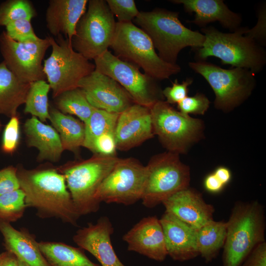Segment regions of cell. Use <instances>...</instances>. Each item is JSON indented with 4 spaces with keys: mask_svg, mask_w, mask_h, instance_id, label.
Here are the masks:
<instances>
[{
    "mask_svg": "<svg viewBox=\"0 0 266 266\" xmlns=\"http://www.w3.org/2000/svg\"><path fill=\"white\" fill-rule=\"evenodd\" d=\"M0 266H19V260L13 254L5 251L0 253Z\"/></svg>",
    "mask_w": 266,
    "mask_h": 266,
    "instance_id": "44",
    "label": "cell"
},
{
    "mask_svg": "<svg viewBox=\"0 0 266 266\" xmlns=\"http://www.w3.org/2000/svg\"><path fill=\"white\" fill-rule=\"evenodd\" d=\"M116 150L114 132L104 133L98 137L94 143L92 152L94 154L115 156Z\"/></svg>",
    "mask_w": 266,
    "mask_h": 266,
    "instance_id": "40",
    "label": "cell"
},
{
    "mask_svg": "<svg viewBox=\"0 0 266 266\" xmlns=\"http://www.w3.org/2000/svg\"><path fill=\"white\" fill-rule=\"evenodd\" d=\"M51 90L45 80H38L30 83L25 102L24 112L37 118L42 122L49 119L48 95Z\"/></svg>",
    "mask_w": 266,
    "mask_h": 266,
    "instance_id": "31",
    "label": "cell"
},
{
    "mask_svg": "<svg viewBox=\"0 0 266 266\" xmlns=\"http://www.w3.org/2000/svg\"><path fill=\"white\" fill-rule=\"evenodd\" d=\"M134 21L150 37L159 57L169 64H177L178 54L184 48L198 49L204 41L202 33L182 23L178 12L157 8L140 11Z\"/></svg>",
    "mask_w": 266,
    "mask_h": 266,
    "instance_id": "3",
    "label": "cell"
},
{
    "mask_svg": "<svg viewBox=\"0 0 266 266\" xmlns=\"http://www.w3.org/2000/svg\"><path fill=\"white\" fill-rule=\"evenodd\" d=\"M119 114L95 108L85 123V138L82 147L92 151L95 140L104 133L114 132Z\"/></svg>",
    "mask_w": 266,
    "mask_h": 266,
    "instance_id": "30",
    "label": "cell"
},
{
    "mask_svg": "<svg viewBox=\"0 0 266 266\" xmlns=\"http://www.w3.org/2000/svg\"><path fill=\"white\" fill-rule=\"evenodd\" d=\"M52 52L44 60L43 71L54 99L64 92L78 88L79 81L95 69V64L75 51L62 34L49 36Z\"/></svg>",
    "mask_w": 266,
    "mask_h": 266,
    "instance_id": "9",
    "label": "cell"
},
{
    "mask_svg": "<svg viewBox=\"0 0 266 266\" xmlns=\"http://www.w3.org/2000/svg\"><path fill=\"white\" fill-rule=\"evenodd\" d=\"M26 143L29 147H34L38 151L37 161L58 162L64 151L59 135L50 125L32 116L24 124Z\"/></svg>",
    "mask_w": 266,
    "mask_h": 266,
    "instance_id": "24",
    "label": "cell"
},
{
    "mask_svg": "<svg viewBox=\"0 0 266 266\" xmlns=\"http://www.w3.org/2000/svg\"><path fill=\"white\" fill-rule=\"evenodd\" d=\"M160 221L164 233L167 256L179 262L189 261L199 256L195 229L166 211Z\"/></svg>",
    "mask_w": 266,
    "mask_h": 266,
    "instance_id": "20",
    "label": "cell"
},
{
    "mask_svg": "<svg viewBox=\"0 0 266 266\" xmlns=\"http://www.w3.org/2000/svg\"><path fill=\"white\" fill-rule=\"evenodd\" d=\"M171 2L182 4L185 11L195 13V18L189 23L201 28L210 23L218 22L232 32L240 28L242 17L232 11L223 0H172Z\"/></svg>",
    "mask_w": 266,
    "mask_h": 266,
    "instance_id": "21",
    "label": "cell"
},
{
    "mask_svg": "<svg viewBox=\"0 0 266 266\" xmlns=\"http://www.w3.org/2000/svg\"><path fill=\"white\" fill-rule=\"evenodd\" d=\"M145 178V166L139 161L119 158L98 188L96 199L100 203L133 204L141 199Z\"/></svg>",
    "mask_w": 266,
    "mask_h": 266,
    "instance_id": "13",
    "label": "cell"
},
{
    "mask_svg": "<svg viewBox=\"0 0 266 266\" xmlns=\"http://www.w3.org/2000/svg\"><path fill=\"white\" fill-rule=\"evenodd\" d=\"M114 228L107 216L100 217L95 223H89L78 229L73 241L79 247L93 255L100 266H126L116 255L111 237Z\"/></svg>",
    "mask_w": 266,
    "mask_h": 266,
    "instance_id": "16",
    "label": "cell"
},
{
    "mask_svg": "<svg viewBox=\"0 0 266 266\" xmlns=\"http://www.w3.org/2000/svg\"><path fill=\"white\" fill-rule=\"evenodd\" d=\"M162 204L166 212L195 229L213 220V206L206 203L200 192L189 187L174 194Z\"/></svg>",
    "mask_w": 266,
    "mask_h": 266,
    "instance_id": "19",
    "label": "cell"
},
{
    "mask_svg": "<svg viewBox=\"0 0 266 266\" xmlns=\"http://www.w3.org/2000/svg\"><path fill=\"white\" fill-rule=\"evenodd\" d=\"M16 167L27 208H34L40 218H55L77 226L81 216L73 202L64 176L57 167L43 166L27 169L21 165Z\"/></svg>",
    "mask_w": 266,
    "mask_h": 266,
    "instance_id": "1",
    "label": "cell"
},
{
    "mask_svg": "<svg viewBox=\"0 0 266 266\" xmlns=\"http://www.w3.org/2000/svg\"><path fill=\"white\" fill-rule=\"evenodd\" d=\"M121 60L141 68L144 73L157 80L168 79L181 68L163 60L156 53L150 37L132 22H117L110 47Z\"/></svg>",
    "mask_w": 266,
    "mask_h": 266,
    "instance_id": "6",
    "label": "cell"
},
{
    "mask_svg": "<svg viewBox=\"0 0 266 266\" xmlns=\"http://www.w3.org/2000/svg\"><path fill=\"white\" fill-rule=\"evenodd\" d=\"M226 222L223 266H240L256 246L266 241L264 209L257 201L237 202Z\"/></svg>",
    "mask_w": 266,
    "mask_h": 266,
    "instance_id": "4",
    "label": "cell"
},
{
    "mask_svg": "<svg viewBox=\"0 0 266 266\" xmlns=\"http://www.w3.org/2000/svg\"><path fill=\"white\" fill-rule=\"evenodd\" d=\"M210 102L205 95L197 93L193 96H187L177 103L179 111L183 114L203 115L208 110Z\"/></svg>",
    "mask_w": 266,
    "mask_h": 266,
    "instance_id": "37",
    "label": "cell"
},
{
    "mask_svg": "<svg viewBox=\"0 0 266 266\" xmlns=\"http://www.w3.org/2000/svg\"><path fill=\"white\" fill-rule=\"evenodd\" d=\"M188 66L208 82L215 94V108L224 112L242 103L256 85L255 74L247 68L226 69L205 61L190 62Z\"/></svg>",
    "mask_w": 266,
    "mask_h": 266,
    "instance_id": "7",
    "label": "cell"
},
{
    "mask_svg": "<svg viewBox=\"0 0 266 266\" xmlns=\"http://www.w3.org/2000/svg\"><path fill=\"white\" fill-rule=\"evenodd\" d=\"M204 186L208 192L217 193L222 191L224 185L213 172L205 177L204 180Z\"/></svg>",
    "mask_w": 266,
    "mask_h": 266,
    "instance_id": "43",
    "label": "cell"
},
{
    "mask_svg": "<svg viewBox=\"0 0 266 266\" xmlns=\"http://www.w3.org/2000/svg\"><path fill=\"white\" fill-rule=\"evenodd\" d=\"M5 28L7 35L18 42L34 41L39 38L35 34L30 20H16L7 25Z\"/></svg>",
    "mask_w": 266,
    "mask_h": 266,
    "instance_id": "35",
    "label": "cell"
},
{
    "mask_svg": "<svg viewBox=\"0 0 266 266\" xmlns=\"http://www.w3.org/2000/svg\"><path fill=\"white\" fill-rule=\"evenodd\" d=\"M119 159L117 155L94 154L88 159L70 161L57 167L64 176L73 202L81 216L99 210L100 203L96 199L97 191Z\"/></svg>",
    "mask_w": 266,
    "mask_h": 266,
    "instance_id": "5",
    "label": "cell"
},
{
    "mask_svg": "<svg viewBox=\"0 0 266 266\" xmlns=\"http://www.w3.org/2000/svg\"><path fill=\"white\" fill-rule=\"evenodd\" d=\"M50 46L49 36L20 43L9 37L5 31L0 34V50L3 62L8 68L25 83L45 80L42 61Z\"/></svg>",
    "mask_w": 266,
    "mask_h": 266,
    "instance_id": "14",
    "label": "cell"
},
{
    "mask_svg": "<svg viewBox=\"0 0 266 266\" xmlns=\"http://www.w3.org/2000/svg\"><path fill=\"white\" fill-rule=\"evenodd\" d=\"M2 126H3V125H2L1 121V120H0V131H1Z\"/></svg>",
    "mask_w": 266,
    "mask_h": 266,
    "instance_id": "47",
    "label": "cell"
},
{
    "mask_svg": "<svg viewBox=\"0 0 266 266\" xmlns=\"http://www.w3.org/2000/svg\"><path fill=\"white\" fill-rule=\"evenodd\" d=\"M114 135L117 150H129L154 136L150 109L134 103L119 114Z\"/></svg>",
    "mask_w": 266,
    "mask_h": 266,
    "instance_id": "17",
    "label": "cell"
},
{
    "mask_svg": "<svg viewBox=\"0 0 266 266\" xmlns=\"http://www.w3.org/2000/svg\"><path fill=\"white\" fill-rule=\"evenodd\" d=\"M88 8L78 21L71 40L73 49L88 60H94L108 48L117 25L104 0H88Z\"/></svg>",
    "mask_w": 266,
    "mask_h": 266,
    "instance_id": "10",
    "label": "cell"
},
{
    "mask_svg": "<svg viewBox=\"0 0 266 266\" xmlns=\"http://www.w3.org/2000/svg\"><path fill=\"white\" fill-rule=\"evenodd\" d=\"M88 2L87 0H49L45 20L50 33L55 36L64 34L71 42Z\"/></svg>",
    "mask_w": 266,
    "mask_h": 266,
    "instance_id": "23",
    "label": "cell"
},
{
    "mask_svg": "<svg viewBox=\"0 0 266 266\" xmlns=\"http://www.w3.org/2000/svg\"><path fill=\"white\" fill-rule=\"evenodd\" d=\"M154 135L167 151L185 153L202 134V121L183 114L164 100L150 108Z\"/></svg>",
    "mask_w": 266,
    "mask_h": 266,
    "instance_id": "11",
    "label": "cell"
},
{
    "mask_svg": "<svg viewBox=\"0 0 266 266\" xmlns=\"http://www.w3.org/2000/svg\"><path fill=\"white\" fill-rule=\"evenodd\" d=\"M179 155L166 152L153 156L146 167V178L141 200L146 207H155L176 192L189 187V167Z\"/></svg>",
    "mask_w": 266,
    "mask_h": 266,
    "instance_id": "8",
    "label": "cell"
},
{
    "mask_svg": "<svg viewBox=\"0 0 266 266\" xmlns=\"http://www.w3.org/2000/svg\"><path fill=\"white\" fill-rule=\"evenodd\" d=\"M27 208L23 191L18 189L0 196V220L9 223L21 219Z\"/></svg>",
    "mask_w": 266,
    "mask_h": 266,
    "instance_id": "32",
    "label": "cell"
},
{
    "mask_svg": "<svg viewBox=\"0 0 266 266\" xmlns=\"http://www.w3.org/2000/svg\"><path fill=\"white\" fill-rule=\"evenodd\" d=\"M20 138L19 116L10 118L5 125L1 138L0 149L6 154H13L18 147Z\"/></svg>",
    "mask_w": 266,
    "mask_h": 266,
    "instance_id": "34",
    "label": "cell"
},
{
    "mask_svg": "<svg viewBox=\"0 0 266 266\" xmlns=\"http://www.w3.org/2000/svg\"><path fill=\"white\" fill-rule=\"evenodd\" d=\"M49 120L59 135L64 150L77 155L84 140V123L52 106H49Z\"/></svg>",
    "mask_w": 266,
    "mask_h": 266,
    "instance_id": "26",
    "label": "cell"
},
{
    "mask_svg": "<svg viewBox=\"0 0 266 266\" xmlns=\"http://www.w3.org/2000/svg\"><path fill=\"white\" fill-rule=\"evenodd\" d=\"M94 60L95 70L118 82L135 103L150 108L156 102L164 100L158 80L142 73L138 67L121 60L108 50Z\"/></svg>",
    "mask_w": 266,
    "mask_h": 266,
    "instance_id": "12",
    "label": "cell"
},
{
    "mask_svg": "<svg viewBox=\"0 0 266 266\" xmlns=\"http://www.w3.org/2000/svg\"><path fill=\"white\" fill-rule=\"evenodd\" d=\"M78 88L97 109L120 114L135 103L118 82L95 69L79 81Z\"/></svg>",
    "mask_w": 266,
    "mask_h": 266,
    "instance_id": "15",
    "label": "cell"
},
{
    "mask_svg": "<svg viewBox=\"0 0 266 266\" xmlns=\"http://www.w3.org/2000/svg\"><path fill=\"white\" fill-rule=\"evenodd\" d=\"M111 13L115 15L118 23L132 22L139 12L133 0H105Z\"/></svg>",
    "mask_w": 266,
    "mask_h": 266,
    "instance_id": "36",
    "label": "cell"
},
{
    "mask_svg": "<svg viewBox=\"0 0 266 266\" xmlns=\"http://www.w3.org/2000/svg\"><path fill=\"white\" fill-rule=\"evenodd\" d=\"M56 108L61 112L74 115L85 123L95 109L79 88L63 92L54 99Z\"/></svg>",
    "mask_w": 266,
    "mask_h": 266,
    "instance_id": "29",
    "label": "cell"
},
{
    "mask_svg": "<svg viewBox=\"0 0 266 266\" xmlns=\"http://www.w3.org/2000/svg\"><path fill=\"white\" fill-rule=\"evenodd\" d=\"M30 83L19 79L3 61L0 63V115L10 118L18 116V109L25 103Z\"/></svg>",
    "mask_w": 266,
    "mask_h": 266,
    "instance_id": "25",
    "label": "cell"
},
{
    "mask_svg": "<svg viewBox=\"0 0 266 266\" xmlns=\"http://www.w3.org/2000/svg\"><path fill=\"white\" fill-rule=\"evenodd\" d=\"M240 266H266V242L256 246Z\"/></svg>",
    "mask_w": 266,
    "mask_h": 266,
    "instance_id": "42",
    "label": "cell"
},
{
    "mask_svg": "<svg viewBox=\"0 0 266 266\" xmlns=\"http://www.w3.org/2000/svg\"><path fill=\"white\" fill-rule=\"evenodd\" d=\"M217 178L225 186L231 180L232 175L229 168L225 166H219L213 172Z\"/></svg>",
    "mask_w": 266,
    "mask_h": 266,
    "instance_id": "45",
    "label": "cell"
},
{
    "mask_svg": "<svg viewBox=\"0 0 266 266\" xmlns=\"http://www.w3.org/2000/svg\"><path fill=\"white\" fill-rule=\"evenodd\" d=\"M266 4L259 6L258 10V20L256 25L251 29L246 28L245 34L254 39L264 47L266 42Z\"/></svg>",
    "mask_w": 266,
    "mask_h": 266,
    "instance_id": "41",
    "label": "cell"
},
{
    "mask_svg": "<svg viewBox=\"0 0 266 266\" xmlns=\"http://www.w3.org/2000/svg\"><path fill=\"white\" fill-rule=\"evenodd\" d=\"M193 82L192 78H187L181 83L177 79L172 82L171 87H167L162 90V94L166 101L170 104L178 103L188 96L189 86Z\"/></svg>",
    "mask_w": 266,
    "mask_h": 266,
    "instance_id": "38",
    "label": "cell"
},
{
    "mask_svg": "<svg viewBox=\"0 0 266 266\" xmlns=\"http://www.w3.org/2000/svg\"><path fill=\"white\" fill-rule=\"evenodd\" d=\"M36 15L32 2L28 0H9L0 5V26L20 19L31 20Z\"/></svg>",
    "mask_w": 266,
    "mask_h": 266,
    "instance_id": "33",
    "label": "cell"
},
{
    "mask_svg": "<svg viewBox=\"0 0 266 266\" xmlns=\"http://www.w3.org/2000/svg\"><path fill=\"white\" fill-rule=\"evenodd\" d=\"M0 233L5 251L29 266H49L35 236L25 228L16 229L10 223L0 220Z\"/></svg>",
    "mask_w": 266,
    "mask_h": 266,
    "instance_id": "22",
    "label": "cell"
},
{
    "mask_svg": "<svg viewBox=\"0 0 266 266\" xmlns=\"http://www.w3.org/2000/svg\"><path fill=\"white\" fill-rule=\"evenodd\" d=\"M19 189L16 167L9 166L0 169V196Z\"/></svg>",
    "mask_w": 266,
    "mask_h": 266,
    "instance_id": "39",
    "label": "cell"
},
{
    "mask_svg": "<svg viewBox=\"0 0 266 266\" xmlns=\"http://www.w3.org/2000/svg\"><path fill=\"white\" fill-rule=\"evenodd\" d=\"M19 266H29L23 262L19 261Z\"/></svg>",
    "mask_w": 266,
    "mask_h": 266,
    "instance_id": "46",
    "label": "cell"
},
{
    "mask_svg": "<svg viewBox=\"0 0 266 266\" xmlns=\"http://www.w3.org/2000/svg\"><path fill=\"white\" fill-rule=\"evenodd\" d=\"M127 249L158 261L167 256L162 226L156 216L143 218L123 236Z\"/></svg>",
    "mask_w": 266,
    "mask_h": 266,
    "instance_id": "18",
    "label": "cell"
},
{
    "mask_svg": "<svg viewBox=\"0 0 266 266\" xmlns=\"http://www.w3.org/2000/svg\"><path fill=\"white\" fill-rule=\"evenodd\" d=\"M226 234V222L212 220L196 229L197 250L206 263L211 262L217 257L223 248Z\"/></svg>",
    "mask_w": 266,
    "mask_h": 266,
    "instance_id": "28",
    "label": "cell"
},
{
    "mask_svg": "<svg viewBox=\"0 0 266 266\" xmlns=\"http://www.w3.org/2000/svg\"><path fill=\"white\" fill-rule=\"evenodd\" d=\"M38 245L49 266H100L92 262L80 247L46 241H40Z\"/></svg>",
    "mask_w": 266,
    "mask_h": 266,
    "instance_id": "27",
    "label": "cell"
},
{
    "mask_svg": "<svg viewBox=\"0 0 266 266\" xmlns=\"http://www.w3.org/2000/svg\"><path fill=\"white\" fill-rule=\"evenodd\" d=\"M246 28L232 33H223L209 26L201 28L205 39L202 46L196 49L197 61L210 57L219 59L222 64L248 69L255 74L266 64V52L261 45L245 34Z\"/></svg>",
    "mask_w": 266,
    "mask_h": 266,
    "instance_id": "2",
    "label": "cell"
}]
</instances>
